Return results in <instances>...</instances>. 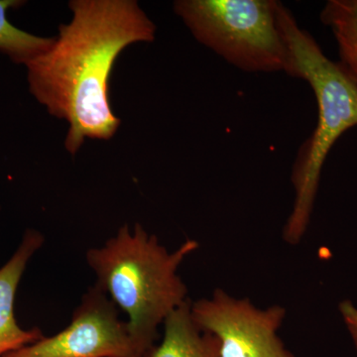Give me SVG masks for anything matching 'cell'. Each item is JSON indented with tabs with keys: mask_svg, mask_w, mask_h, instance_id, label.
<instances>
[{
	"mask_svg": "<svg viewBox=\"0 0 357 357\" xmlns=\"http://www.w3.org/2000/svg\"><path fill=\"white\" fill-rule=\"evenodd\" d=\"M8 356V354H7ZM13 357H142L128 321L98 285L89 288L67 328L13 352Z\"/></svg>",
	"mask_w": 357,
	"mask_h": 357,
	"instance_id": "cell-6",
	"label": "cell"
},
{
	"mask_svg": "<svg viewBox=\"0 0 357 357\" xmlns=\"http://www.w3.org/2000/svg\"><path fill=\"white\" fill-rule=\"evenodd\" d=\"M4 357H13V356H9V354H8V356H4Z\"/></svg>",
	"mask_w": 357,
	"mask_h": 357,
	"instance_id": "cell-12",
	"label": "cell"
},
{
	"mask_svg": "<svg viewBox=\"0 0 357 357\" xmlns=\"http://www.w3.org/2000/svg\"><path fill=\"white\" fill-rule=\"evenodd\" d=\"M199 246L187 239L170 252L140 225L133 231L126 225L102 248L86 252L96 285L128 314L129 333L143 356L153 349L160 325L187 302L188 289L178 270Z\"/></svg>",
	"mask_w": 357,
	"mask_h": 357,
	"instance_id": "cell-2",
	"label": "cell"
},
{
	"mask_svg": "<svg viewBox=\"0 0 357 357\" xmlns=\"http://www.w3.org/2000/svg\"><path fill=\"white\" fill-rule=\"evenodd\" d=\"M163 328L161 342L147 357H220V342L196 325L189 301L167 317Z\"/></svg>",
	"mask_w": 357,
	"mask_h": 357,
	"instance_id": "cell-8",
	"label": "cell"
},
{
	"mask_svg": "<svg viewBox=\"0 0 357 357\" xmlns=\"http://www.w3.org/2000/svg\"><path fill=\"white\" fill-rule=\"evenodd\" d=\"M195 323L220 342V357H295L279 337L286 309H260L248 298L234 297L222 289L191 303Z\"/></svg>",
	"mask_w": 357,
	"mask_h": 357,
	"instance_id": "cell-5",
	"label": "cell"
},
{
	"mask_svg": "<svg viewBox=\"0 0 357 357\" xmlns=\"http://www.w3.org/2000/svg\"><path fill=\"white\" fill-rule=\"evenodd\" d=\"M142 357H147V356H142Z\"/></svg>",
	"mask_w": 357,
	"mask_h": 357,
	"instance_id": "cell-13",
	"label": "cell"
},
{
	"mask_svg": "<svg viewBox=\"0 0 357 357\" xmlns=\"http://www.w3.org/2000/svg\"><path fill=\"white\" fill-rule=\"evenodd\" d=\"M44 237L28 229L14 255L0 268V357L6 356L34 344L43 337L39 328L24 330L18 325L14 312L16 293L28 263L41 248Z\"/></svg>",
	"mask_w": 357,
	"mask_h": 357,
	"instance_id": "cell-7",
	"label": "cell"
},
{
	"mask_svg": "<svg viewBox=\"0 0 357 357\" xmlns=\"http://www.w3.org/2000/svg\"><path fill=\"white\" fill-rule=\"evenodd\" d=\"M21 4L22 2L16 0H0V52L14 62L26 65L48 50L55 38L35 36L11 24L7 20V10Z\"/></svg>",
	"mask_w": 357,
	"mask_h": 357,
	"instance_id": "cell-10",
	"label": "cell"
},
{
	"mask_svg": "<svg viewBox=\"0 0 357 357\" xmlns=\"http://www.w3.org/2000/svg\"><path fill=\"white\" fill-rule=\"evenodd\" d=\"M321 20L335 37L340 64L357 84V0H328Z\"/></svg>",
	"mask_w": 357,
	"mask_h": 357,
	"instance_id": "cell-9",
	"label": "cell"
},
{
	"mask_svg": "<svg viewBox=\"0 0 357 357\" xmlns=\"http://www.w3.org/2000/svg\"><path fill=\"white\" fill-rule=\"evenodd\" d=\"M278 24L289 49L286 74L307 82L318 103L316 128L300 147L291 174L295 199L283 238L296 245L311 222L321 170L331 149L342 134L357 126V84L340 63L326 57L281 1Z\"/></svg>",
	"mask_w": 357,
	"mask_h": 357,
	"instance_id": "cell-3",
	"label": "cell"
},
{
	"mask_svg": "<svg viewBox=\"0 0 357 357\" xmlns=\"http://www.w3.org/2000/svg\"><path fill=\"white\" fill-rule=\"evenodd\" d=\"M338 311L357 349V307L351 301L344 300L340 302Z\"/></svg>",
	"mask_w": 357,
	"mask_h": 357,
	"instance_id": "cell-11",
	"label": "cell"
},
{
	"mask_svg": "<svg viewBox=\"0 0 357 357\" xmlns=\"http://www.w3.org/2000/svg\"><path fill=\"white\" fill-rule=\"evenodd\" d=\"M73 20L48 50L26 64L30 91L49 114L69 123L65 147L109 140L121 126L109 102L116 59L129 45L152 42L156 26L133 0H73Z\"/></svg>",
	"mask_w": 357,
	"mask_h": 357,
	"instance_id": "cell-1",
	"label": "cell"
},
{
	"mask_svg": "<svg viewBox=\"0 0 357 357\" xmlns=\"http://www.w3.org/2000/svg\"><path fill=\"white\" fill-rule=\"evenodd\" d=\"M277 0H178L174 10L199 43L249 73H286Z\"/></svg>",
	"mask_w": 357,
	"mask_h": 357,
	"instance_id": "cell-4",
	"label": "cell"
}]
</instances>
